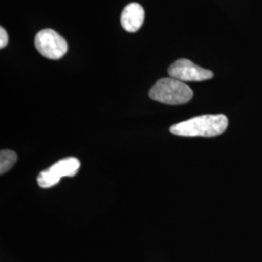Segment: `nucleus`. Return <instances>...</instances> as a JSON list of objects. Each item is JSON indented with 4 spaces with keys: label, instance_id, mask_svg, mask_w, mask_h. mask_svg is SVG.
I'll use <instances>...</instances> for the list:
<instances>
[{
    "label": "nucleus",
    "instance_id": "nucleus-1",
    "mask_svg": "<svg viewBox=\"0 0 262 262\" xmlns=\"http://www.w3.org/2000/svg\"><path fill=\"white\" fill-rule=\"evenodd\" d=\"M228 125L225 115H203L170 127V132L183 137H215L223 134Z\"/></svg>",
    "mask_w": 262,
    "mask_h": 262
},
{
    "label": "nucleus",
    "instance_id": "nucleus-2",
    "mask_svg": "<svg viewBox=\"0 0 262 262\" xmlns=\"http://www.w3.org/2000/svg\"><path fill=\"white\" fill-rule=\"evenodd\" d=\"M150 98L158 102L168 105L186 104L192 98V90L184 82L175 78H162L151 88Z\"/></svg>",
    "mask_w": 262,
    "mask_h": 262
},
{
    "label": "nucleus",
    "instance_id": "nucleus-3",
    "mask_svg": "<svg viewBox=\"0 0 262 262\" xmlns=\"http://www.w3.org/2000/svg\"><path fill=\"white\" fill-rule=\"evenodd\" d=\"M34 44L42 56L53 60L61 58L68 51L66 39L51 28L40 30L35 36Z\"/></svg>",
    "mask_w": 262,
    "mask_h": 262
},
{
    "label": "nucleus",
    "instance_id": "nucleus-4",
    "mask_svg": "<svg viewBox=\"0 0 262 262\" xmlns=\"http://www.w3.org/2000/svg\"><path fill=\"white\" fill-rule=\"evenodd\" d=\"M81 166L76 158L60 159L50 168L42 171L37 177L39 187L49 188L57 185L62 177H74Z\"/></svg>",
    "mask_w": 262,
    "mask_h": 262
},
{
    "label": "nucleus",
    "instance_id": "nucleus-5",
    "mask_svg": "<svg viewBox=\"0 0 262 262\" xmlns=\"http://www.w3.org/2000/svg\"><path fill=\"white\" fill-rule=\"evenodd\" d=\"M168 74L184 83L206 81L214 77L211 70L196 66L187 58H181L172 63L169 67Z\"/></svg>",
    "mask_w": 262,
    "mask_h": 262
},
{
    "label": "nucleus",
    "instance_id": "nucleus-6",
    "mask_svg": "<svg viewBox=\"0 0 262 262\" xmlns=\"http://www.w3.org/2000/svg\"><path fill=\"white\" fill-rule=\"evenodd\" d=\"M145 19V11L139 3L132 2L125 6L122 13V28L128 32H136L140 29Z\"/></svg>",
    "mask_w": 262,
    "mask_h": 262
},
{
    "label": "nucleus",
    "instance_id": "nucleus-7",
    "mask_svg": "<svg viewBox=\"0 0 262 262\" xmlns=\"http://www.w3.org/2000/svg\"><path fill=\"white\" fill-rule=\"evenodd\" d=\"M17 154L13 150H2L0 151V174H4L12 168L17 162Z\"/></svg>",
    "mask_w": 262,
    "mask_h": 262
},
{
    "label": "nucleus",
    "instance_id": "nucleus-8",
    "mask_svg": "<svg viewBox=\"0 0 262 262\" xmlns=\"http://www.w3.org/2000/svg\"><path fill=\"white\" fill-rule=\"evenodd\" d=\"M8 42H9L8 34H7L6 30L1 27L0 28V48L3 49V48L6 47Z\"/></svg>",
    "mask_w": 262,
    "mask_h": 262
}]
</instances>
